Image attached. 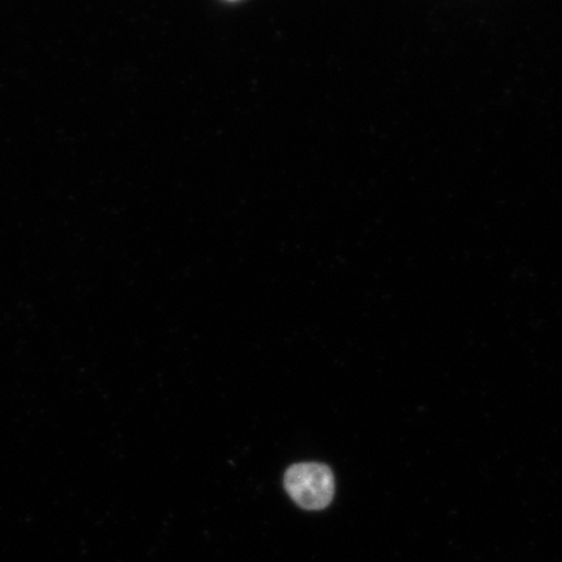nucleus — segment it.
Wrapping results in <instances>:
<instances>
[{
  "label": "nucleus",
  "instance_id": "obj_1",
  "mask_svg": "<svg viewBox=\"0 0 562 562\" xmlns=\"http://www.w3.org/2000/svg\"><path fill=\"white\" fill-rule=\"evenodd\" d=\"M284 486L292 501L313 512L330 505L335 494V479L330 469L314 462L292 465L286 472Z\"/></svg>",
  "mask_w": 562,
  "mask_h": 562
}]
</instances>
